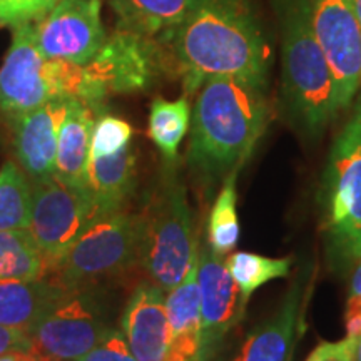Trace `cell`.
<instances>
[{
  "instance_id": "obj_34",
  "label": "cell",
  "mask_w": 361,
  "mask_h": 361,
  "mask_svg": "<svg viewBox=\"0 0 361 361\" xmlns=\"http://www.w3.org/2000/svg\"><path fill=\"white\" fill-rule=\"evenodd\" d=\"M351 6H353V11L356 13V17H358L361 25V0H351Z\"/></svg>"
},
{
  "instance_id": "obj_27",
  "label": "cell",
  "mask_w": 361,
  "mask_h": 361,
  "mask_svg": "<svg viewBox=\"0 0 361 361\" xmlns=\"http://www.w3.org/2000/svg\"><path fill=\"white\" fill-rule=\"evenodd\" d=\"M133 128L116 116L102 114L94 123L92 137H90L89 156H111L130 146L133 141Z\"/></svg>"
},
{
  "instance_id": "obj_11",
  "label": "cell",
  "mask_w": 361,
  "mask_h": 361,
  "mask_svg": "<svg viewBox=\"0 0 361 361\" xmlns=\"http://www.w3.org/2000/svg\"><path fill=\"white\" fill-rule=\"evenodd\" d=\"M314 37L335 80L338 112L348 109L361 84V25L351 0H308Z\"/></svg>"
},
{
  "instance_id": "obj_26",
  "label": "cell",
  "mask_w": 361,
  "mask_h": 361,
  "mask_svg": "<svg viewBox=\"0 0 361 361\" xmlns=\"http://www.w3.org/2000/svg\"><path fill=\"white\" fill-rule=\"evenodd\" d=\"M226 268L246 300L266 283L278 278H286L291 269V258H268L256 252L239 251L224 261Z\"/></svg>"
},
{
  "instance_id": "obj_12",
  "label": "cell",
  "mask_w": 361,
  "mask_h": 361,
  "mask_svg": "<svg viewBox=\"0 0 361 361\" xmlns=\"http://www.w3.org/2000/svg\"><path fill=\"white\" fill-rule=\"evenodd\" d=\"M34 34L44 57L89 64L107 39L101 0H59L47 16L34 22Z\"/></svg>"
},
{
  "instance_id": "obj_23",
  "label": "cell",
  "mask_w": 361,
  "mask_h": 361,
  "mask_svg": "<svg viewBox=\"0 0 361 361\" xmlns=\"http://www.w3.org/2000/svg\"><path fill=\"white\" fill-rule=\"evenodd\" d=\"M49 264L27 229L0 231V281L40 279Z\"/></svg>"
},
{
  "instance_id": "obj_21",
  "label": "cell",
  "mask_w": 361,
  "mask_h": 361,
  "mask_svg": "<svg viewBox=\"0 0 361 361\" xmlns=\"http://www.w3.org/2000/svg\"><path fill=\"white\" fill-rule=\"evenodd\" d=\"M194 0H111L119 29L159 39L186 17Z\"/></svg>"
},
{
  "instance_id": "obj_1",
  "label": "cell",
  "mask_w": 361,
  "mask_h": 361,
  "mask_svg": "<svg viewBox=\"0 0 361 361\" xmlns=\"http://www.w3.org/2000/svg\"><path fill=\"white\" fill-rule=\"evenodd\" d=\"M157 40L168 45L188 96L211 78L268 87L271 49L247 0H194L186 17Z\"/></svg>"
},
{
  "instance_id": "obj_35",
  "label": "cell",
  "mask_w": 361,
  "mask_h": 361,
  "mask_svg": "<svg viewBox=\"0 0 361 361\" xmlns=\"http://www.w3.org/2000/svg\"><path fill=\"white\" fill-rule=\"evenodd\" d=\"M355 361H361V338H358V343H356V350H355Z\"/></svg>"
},
{
  "instance_id": "obj_6",
  "label": "cell",
  "mask_w": 361,
  "mask_h": 361,
  "mask_svg": "<svg viewBox=\"0 0 361 361\" xmlns=\"http://www.w3.org/2000/svg\"><path fill=\"white\" fill-rule=\"evenodd\" d=\"M135 263H141V216L121 207L94 214L56 271L61 286L78 288Z\"/></svg>"
},
{
  "instance_id": "obj_22",
  "label": "cell",
  "mask_w": 361,
  "mask_h": 361,
  "mask_svg": "<svg viewBox=\"0 0 361 361\" xmlns=\"http://www.w3.org/2000/svg\"><path fill=\"white\" fill-rule=\"evenodd\" d=\"M191 128V106L188 97L166 101L157 97L149 112V135L166 161L178 159V151L184 135Z\"/></svg>"
},
{
  "instance_id": "obj_20",
  "label": "cell",
  "mask_w": 361,
  "mask_h": 361,
  "mask_svg": "<svg viewBox=\"0 0 361 361\" xmlns=\"http://www.w3.org/2000/svg\"><path fill=\"white\" fill-rule=\"evenodd\" d=\"M64 291V286L44 278L0 281V326L29 331Z\"/></svg>"
},
{
  "instance_id": "obj_14",
  "label": "cell",
  "mask_w": 361,
  "mask_h": 361,
  "mask_svg": "<svg viewBox=\"0 0 361 361\" xmlns=\"http://www.w3.org/2000/svg\"><path fill=\"white\" fill-rule=\"evenodd\" d=\"M69 101L52 99L12 121L16 159L32 183L56 173L59 129L69 109Z\"/></svg>"
},
{
  "instance_id": "obj_18",
  "label": "cell",
  "mask_w": 361,
  "mask_h": 361,
  "mask_svg": "<svg viewBox=\"0 0 361 361\" xmlns=\"http://www.w3.org/2000/svg\"><path fill=\"white\" fill-rule=\"evenodd\" d=\"M135 183L137 159L133 144L111 156H89L85 188L92 197L96 214L126 207Z\"/></svg>"
},
{
  "instance_id": "obj_30",
  "label": "cell",
  "mask_w": 361,
  "mask_h": 361,
  "mask_svg": "<svg viewBox=\"0 0 361 361\" xmlns=\"http://www.w3.org/2000/svg\"><path fill=\"white\" fill-rule=\"evenodd\" d=\"M346 336L361 338V259L355 263L350 278V291L345 313Z\"/></svg>"
},
{
  "instance_id": "obj_13",
  "label": "cell",
  "mask_w": 361,
  "mask_h": 361,
  "mask_svg": "<svg viewBox=\"0 0 361 361\" xmlns=\"http://www.w3.org/2000/svg\"><path fill=\"white\" fill-rule=\"evenodd\" d=\"M197 288L201 300V329L206 361L239 322L245 318L247 300L238 288L221 255L209 245H200Z\"/></svg>"
},
{
  "instance_id": "obj_10",
  "label": "cell",
  "mask_w": 361,
  "mask_h": 361,
  "mask_svg": "<svg viewBox=\"0 0 361 361\" xmlns=\"http://www.w3.org/2000/svg\"><path fill=\"white\" fill-rule=\"evenodd\" d=\"M52 99H61L59 59L44 57L34 24L12 27V44L0 69V114L12 123Z\"/></svg>"
},
{
  "instance_id": "obj_4",
  "label": "cell",
  "mask_w": 361,
  "mask_h": 361,
  "mask_svg": "<svg viewBox=\"0 0 361 361\" xmlns=\"http://www.w3.org/2000/svg\"><path fill=\"white\" fill-rule=\"evenodd\" d=\"M283 92L293 117L311 137L335 117L336 90L311 27L308 0H288L283 13Z\"/></svg>"
},
{
  "instance_id": "obj_19",
  "label": "cell",
  "mask_w": 361,
  "mask_h": 361,
  "mask_svg": "<svg viewBox=\"0 0 361 361\" xmlns=\"http://www.w3.org/2000/svg\"><path fill=\"white\" fill-rule=\"evenodd\" d=\"M96 109L79 99H71L69 109L59 129L56 176L74 188H85Z\"/></svg>"
},
{
  "instance_id": "obj_8",
  "label": "cell",
  "mask_w": 361,
  "mask_h": 361,
  "mask_svg": "<svg viewBox=\"0 0 361 361\" xmlns=\"http://www.w3.org/2000/svg\"><path fill=\"white\" fill-rule=\"evenodd\" d=\"M107 311L84 286L66 288L29 329L35 350L52 361H75L109 333Z\"/></svg>"
},
{
  "instance_id": "obj_16",
  "label": "cell",
  "mask_w": 361,
  "mask_h": 361,
  "mask_svg": "<svg viewBox=\"0 0 361 361\" xmlns=\"http://www.w3.org/2000/svg\"><path fill=\"white\" fill-rule=\"evenodd\" d=\"M303 303V286L293 283L276 313L246 336L234 361H293L305 329Z\"/></svg>"
},
{
  "instance_id": "obj_2",
  "label": "cell",
  "mask_w": 361,
  "mask_h": 361,
  "mask_svg": "<svg viewBox=\"0 0 361 361\" xmlns=\"http://www.w3.org/2000/svg\"><path fill=\"white\" fill-rule=\"evenodd\" d=\"M268 87L238 78H211L191 112L188 164L213 188L250 159L269 124Z\"/></svg>"
},
{
  "instance_id": "obj_24",
  "label": "cell",
  "mask_w": 361,
  "mask_h": 361,
  "mask_svg": "<svg viewBox=\"0 0 361 361\" xmlns=\"http://www.w3.org/2000/svg\"><path fill=\"white\" fill-rule=\"evenodd\" d=\"M241 169H234L226 176L207 218V245L218 255L224 256L236 247L239 241L238 191L236 180Z\"/></svg>"
},
{
  "instance_id": "obj_32",
  "label": "cell",
  "mask_w": 361,
  "mask_h": 361,
  "mask_svg": "<svg viewBox=\"0 0 361 361\" xmlns=\"http://www.w3.org/2000/svg\"><path fill=\"white\" fill-rule=\"evenodd\" d=\"M34 341L29 331L19 328L0 326V355L16 350H34Z\"/></svg>"
},
{
  "instance_id": "obj_7",
  "label": "cell",
  "mask_w": 361,
  "mask_h": 361,
  "mask_svg": "<svg viewBox=\"0 0 361 361\" xmlns=\"http://www.w3.org/2000/svg\"><path fill=\"white\" fill-rule=\"evenodd\" d=\"M164 69V56L157 39L117 29L89 64L84 66L85 89L82 102L101 109L114 94L146 90Z\"/></svg>"
},
{
  "instance_id": "obj_25",
  "label": "cell",
  "mask_w": 361,
  "mask_h": 361,
  "mask_svg": "<svg viewBox=\"0 0 361 361\" xmlns=\"http://www.w3.org/2000/svg\"><path fill=\"white\" fill-rule=\"evenodd\" d=\"M32 207V180L17 161L0 168V231L27 229Z\"/></svg>"
},
{
  "instance_id": "obj_17",
  "label": "cell",
  "mask_w": 361,
  "mask_h": 361,
  "mask_svg": "<svg viewBox=\"0 0 361 361\" xmlns=\"http://www.w3.org/2000/svg\"><path fill=\"white\" fill-rule=\"evenodd\" d=\"M200 255L178 286L166 293L169 340L164 361H206L201 329V300L197 288Z\"/></svg>"
},
{
  "instance_id": "obj_28",
  "label": "cell",
  "mask_w": 361,
  "mask_h": 361,
  "mask_svg": "<svg viewBox=\"0 0 361 361\" xmlns=\"http://www.w3.org/2000/svg\"><path fill=\"white\" fill-rule=\"evenodd\" d=\"M59 0H0V27L34 24L47 16Z\"/></svg>"
},
{
  "instance_id": "obj_3",
  "label": "cell",
  "mask_w": 361,
  "mask_h": 361,
  "mask_svg": "<svg viewBox=\"0 0 361 361\" xmlns=\"http://www.w3.org/2000/svg\"><path fill=\"white\" fill-rule=\"evenodd\" d=\"M141 216V264L149 281L166 293L186 278L200 255V238L183 179L168 161Z\"/></svg>"
},
{
  "instance_id": "obj_33",
  "label": "cell",
  "mask_w": 361,
  "mask_h": 361,
  "mask_svg": "<svg viewBox=\"0 0 361 361\" xmlns=\"http://www.w3.org/2000/svg\"><path fill=\"white\" fill-rule=\"evenodd\" d=\"M0 361H52L40 355L37 350H16L0 355Z\"/></svg>"
},
{
  "instance_id": "obj_5",
  "label": "cell",
  "mask_w": 361,
  "mask_h": 361,
  "mask_svg": "<svg viewBox=\"0 0 361 361\" xmlns=\"http://www.w3.org/2000/svg\"><path fill=\"white\" fill-rule=\"evenodd\" d=\"M323 228L338 259H361V97L329 152L319 189Z\"/></svg>"
},
{
  "instance_id": "obj_29",
  "label": "cell",
  "mask_w": 361,
  "mask_h": 361,
  "mask_svg": "<svg viewBox=\"0 0 361 361\" xmlns=\"http://www.w3.org/2000/svg\"><path fill=\"white\" fill-rule=\"evenodd\" d=\"M75 361H137V358L130 351L123 329L111 328L89 353Z\"/></svg>"
},
{
  "instance_id": "obj_15",
  "label": "cell",
  "mask_w": 361,
  "mask_h": 361,
  "mask_svg": "<svg viewBox=\"0 0 361 361\" xmlns=\"http://www.w3.org/2000/svg\"><path fill=\"white\" fill-rule=\"evenodd\" d=\"M121 329L137 361H164L169 340L166 291L151 281L139 284L126 306Z\"/></svg>"
},
{
  "instance_id": "obj_9",
  "label": "cell",
  "mask_w": 361,
  "mask_h": 361,
  "mask_svg": "<svg viewBox=\"0 0 361 361\" xmlns=\"http://www.w3.org/2000/svg\"><path fill=\"white\" fill-rule=\"evenodd\" d=\"M94 214L87 189L71 186L56 176L32 183L27 231L47 261L49 269H56Z\"/></svg>"
},
{
  "instance_id": "obj_31",
  "label": "cell",
  "mask_w": 361,
  "mask_h": 361,
  "mask_svg": "<svg viewBox=\"0 0 361 361\" xmlns=\"http://www.w3.org/2000/svg\"><path fill=\"white\" fill-rule=\"evenodd\" d=\"M358 338L346 336L340 341H322L314 346L306 361H355Z\"/></svg>"
}]
</instances>
